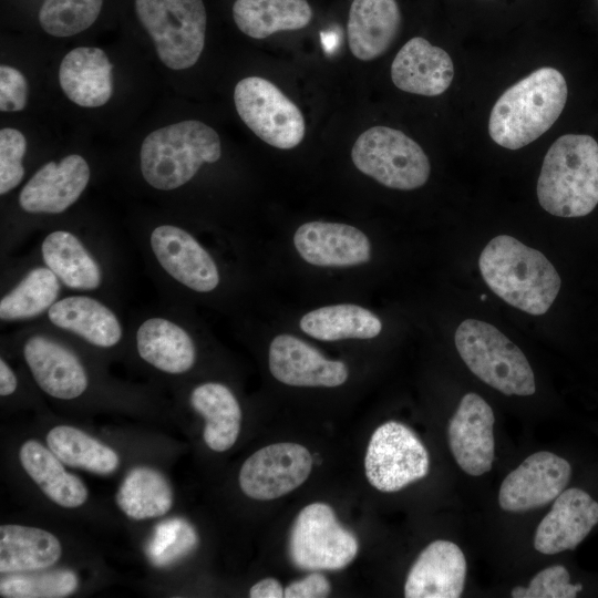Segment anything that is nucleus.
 Returning <instances> with one entry per match:
<instances>
[{
	"label": "nucleus",
	"instance_id": "obj_31",
	"mask_svg": "<svg viewBox=\"0 0 598 598\" xmlns=\"http://www.w3.org/2000/svg\"><path fill=\"white\" fill-rule=\"evenodd\" d=\"M62 283L45 265L31 267L0 298L2 322L35 319L60 299Z\"/></svg>",
	"mask_w": 598,
	"mask_h": 598
},
{
	"label": "nucleus",
	"instance_id": "obj_35",
	"mask_svg": "<svg viewBox=\"0 0 598 598\" xmlns=\"http://www.w3.org/2000/svg\"><path fill=\"white\" fill-rule=\"evenodd\" d=\"M79 587L71 569H53L10 574L1 578L0 596L6 598H63Z\"/></svg>",
	"mask_w": 598,
	"mask_h": 598
},
{
	"label": "nucleus",
	"instance_id": "obj_41",
	"mask_svg": "<svg viewBox=\"0 0 598 598\" xmlns=\"http://www.w3.org/2000/svg\"><path fill=\"white\" fill-rule=\"evenodd\" d=\"M251 598H280L285 597L281 584L271 577L264 578L254 584L249 589Z\"/></svg>",
	"mask_w": 598,
	"mask_h": 598
},
{
	"label": "nucleus",
	"instance_id": "obj_30",
	"mask_svg": "<svg viewBox=\"0 0 598 598\" xmlns=\"http://www.w3.org/2000/svg\"><path fill=\"white\" fill-rule=\"evenodd\" d=\"M233 17L238 29L252 39L306 28L312 19L307 0H236Z\"/></svg>",
	"mask_w": 598,
	"mask_h": 598
},
{
	"label": "nucleus",
	"instance_id": "obj_19",
	"mask_svg": "<svg viewBox=\"0 0 598 598\" xmlns=\"http://www.w3.org/2000/svg\"><path fill=\"white\" fill-rule=\"evenodd\" d=\"M293 244L307 262L320 267L358 266L371 258L369 238L346 224L306 223L296 230Z\"/></svg>",
	"mask_w": 598,
	"mask_h": 598
},
{
	"label": "nucleus",
	"instance_id": "obj_28",
	"mask_svg": "<svg viewBox=\"0 0 598 598\" xmlns=\"http://www.w3.org/2000/svg\"><path fill=\"white\" fill-rule=\"evenodd\" d=\"M61 555L59 538L45 529L18 524L0 526L1 575L48 569Z\"/></svg>",
	"mask_w": 598,
	"mask_h": 598
},
{
	"label": "nucleus",
	"instance_id": "obj_11",
	"mask_svg": "<svg viewBox=\"0 0 598 598\" xmlns=\"http://www.w3.org/2000/svg\"><path fill=\"white\" fill-rule=\"evenodd\" d=\"M146 241L148 254L167 279L199 293L218 287L220 275L216 261L185 228L158 224L150 230Z\"/></svg>",
	"mask_w": 598,
	"mask_h": 598
},
{
	"label": "nucleus",
	"instance_id": "obj_2",
	"mask_svg": "<svg viewBox=\"0 0 598 598\" xmlns=\"http://www.w3.org/2000/svg\"><path fill=\"white\" fill-rule=\"evenodd\" d=\"M566 101L564 75L554 68L537 69L497 99L488 120L489 136L505 148H522L551 127Z\"/></svg>",
	"mask_w": 598,
	"mask_h": 598
},
{
	"label": "nucleus",
	"instance_id": "obj_14",
	"mask_svg": "<svg viewBox=\"0 0 598 598\" xmlns=\"http://www.w3.org/2000/svg\"><path fill=\"white\" fill-rule=\"evenodd\" d=\"M570 476L571 466L565 458L547 451L536 452L504 478L499 506L512 513L545 506L566 488Z\"/></svg>",
	"mask_w": 598,
	"mask_h": 598
},
{
	"label": "nucleus",
	"instance_id": "obj_12",
	"mask_svg": "<svg viewBox=\"0 0 598 598\" xmlns=\"http://www.w3.org/2000/svg\"><path fill=\"white\" fill-rule=\"evenodd\" d=\"M312 464L310 452L301 444H270L252 453L243 463L238 475L239 486L252 499H275L303 484Z\"/></svg>",
	"mask_w": 598,
	"mask_h": 598
},
{
	"label": "nucleus",
	"instance_id": "obj_27",
	"mask_svg": "<svg viewBox=\"0 0 598 598\" xmlns=\"http://www.w3.org/2000/svg\"><path fill=\"white\" fill-rule=\"evenodd\" d=\"M19 461L28 476L54 504L76 508L87 501L89 491L83 481L68 472L60 458L40 442L25 441L20 446Z\"/></svg>",
	"mask_w": 598,
	"mask_h": 598
},
{
	"label": "nucleus",
	"instance_id": "obj_16",
	"mask_svg": "<svg viewBox=\"0 0 598 598\" xmlns=\"http://www.w3.org/2000/svg\"><path fill=\"white\" fill-rule=\"evenodd\" d=\"M495 416L488 403L476 393L465 394L448 422L450 450L457 465L468 475L491 471L494 454Z\"/></svg>",
	"mask_w": 598,
	"mask_h": 598
},
{
	"label": "nucleus",
	"instance_id": "obj_40",
	"mask_svg": "<svg viewBox=\"0 0 598 598\" xmlns=\"http://www.w3.org/2000/svg\"><path fill=\"white\" fill-rule=\"evenodd\" d=\"M331 592V584L320 573H311L285 588L287 598H322Z\"/></svg>",
	"mask_w": 598,
	"mask_h": 598
},
{
	"label": "nucleus",
	"instance_id": "obj_34",
	"mask_svg": "<svg viewBox=\"0 0 598 598\" xmlns=\"http://www.w3.org/2000/svg\"><path fill=\"white\" fill-rule=\"evenodd\" d=\"M45 441L48 447L70 467L110 475L120 466V456L113 448L78 427L56 425L48 432Z\"/></svg>",
	"mask_w": 598,
	"mask_h": 598
},
{
	"label": "nucleus",
	"instance_id": "obj_36",
	"mask_svg": "<svg viewBox=\"0 0 598 598\" xmlns=\"http://www.w3.org/2000/svg\"><path fill=\"white\" fill-rule=\"evenodd\" d=\"M102 4L103 0H44L39 11V22L53 37H72L95 22Z\"/></svg>",
	"mask_w": 598,
	"mask_h": 598
},
{
	"label": "nucleus",
	"instance_id": "obj_7",
	"mask_svg": "<svg viewBox=\"0 0 598 598\" xmlns=\"http://www.w3.org/2000/svg\"><path fill=\"white\" fill-rule=\"evenodd\" d=\"M351 158L361 173L394 189L419 188L431 172L422 147L403 132L388 126L364 131L352 146Z\"/></svg>",
	"mask_w": 598,
	"mask_h": 598
},
{
	"label": "nucleus",
	"instance_id": "obj_20",
	"mask_svg": "<svg viewBox=\"0 0 598 598\" xmlns=\"http://www.w3.org/2000/svg\"><path fill=\"white\" fill-rule=\"evenodd\" d=\"M466 559L450 540H434L417 556L404 584L406 598L461 597L466 578Z\"/></svg>",
	"mask_w": 598,
	"mask_h": 598
},
{
	"label": "nucleus",
	"instance_id": "obj_21",
	"mask_svg": "<svg viewBox=\"0 0 598 598\" xmlns=\"http://www.w3.org/2000/svg\"><path fill=\"white\" fill-rule=\"evenodd\" d=\"M134 338L138 357L155 370L181 375L195 365L194 339L174 317L153 315L144 318L136 327Z\"/></svg>",
	"mask_w": 598,
	"mask_h": 598
},
{
	"label": "nucleus",
	"instance_id": "obj_26",
	"mask_svg": "<svg viewBox=\"0 0 598 598\" xmlns=\"http://www.w3.org/2000/svg\"><path fill=\"white\" fill-rule=\"evenodd\" d=\"M112 63L99 48L80 47L63 58L59 82L73 103L84 107L104 105L112 96Z\"/></svg>",
	"mask_w": 598,
	"mask_h": 598
},
{
	"label": "nucleus",
	"instance_id": "obj_8",
	"mask_svg": "<svg viewBox=\"0 0 598 598\" xmlns=\"http://www.w3.org/2000/svg\"><path fill=\"white\" fill-rule=\"evenodd\" d=\"M359 543L338 520L333 508L321 502L305 506L290 529L288 553L306 570H339L355 558Z\"/></svg>",
	"mask_w": 598,
	"mask_h": 598
},
{
	"label": "nucleus",
	"instance_id": "obj_6",
	"mask_svg": "<svg viewBox=\"0 0 598 598\" xmlns=\"http://www.w3.org/2000/svg\"><path fill=\"white\" fill-rule=\"evenodd\" d=\"M135 10L167 68L184 70L198 61L207 24L202 0H135Z\"/></svg>",
	"mask_w": 598,
	"mask_h": 598
},
{
	"label": "nucleus",
	"instance_id": "obj_3",
	"mask_svg": "<svg viewBox=\"0 0 598 598\" xmlns=\"http://www.w3.org/2000/svg\"><path fill=\"white\" fill-rule=\"evenodd\" d=\"M540 206L558 217H582L598 204V143L566 134L547 151L537 182Z\"/></svg>",
	"mask_w": 598,
	"mask_h": 598
},
{
	"label": "nucleus",
	"instance_id": "obj_23",
	"mask_svg": "<svg viewBox=\"0 0 598 598\" xmlns=\"http://www.w3.org/2000/svg\"><path fill=\"white\" fill-rule=\"evenodd\" d=\"M454 66L443 49L421 37L410 39L391 64L393 84L408 93L436 96L452 83Z\"/></svg>",
	"mask_w": 598,
	"mask_h": 598
},
{
	"label": "nucleus",
	"instance_id": "obj_22",
	"mask_svg": "<svg viewBox=\"0 0 598 598\" xmlns=\"http://www.w3.org/2000/svg\"><path fill=\"white\" fill-rule=\"evenodd\" d=\"M45 316L52 327L100 349H111L123 339V324L117 315L89 295L60 298Z\"/></svg>",
	"mask_w": 598,
	"mask_h": 598
},
{
	"label": "nucleus",
	"instance_id": "obj_29",
	"mask_svg": "<svg viewBox=\"0 0 598 598\" xmlns=\"http://www.w3.org/2000/svg\"><path fill=\"white\" fill-rule=\"evenodd\" d=\"M192 408L204 417L203 439L215 452L229 450L241 429V408L231 390L218 382L202 383L189 395Z\"/></svg>",
	"mask_w": 598,
	"mask_h": 598
},
{
	"label": "nucleus",
	"instance_id": "obj_37",
	"mask_svg": "<svg viewBox=\"0 0 598 598\" xmlns=\"http://www.w3.org/2000/svg\"><path fill=\"white\" fill-rule=\"evenodd\" d=\"M582 589L581 584H570L569 573L561 565L547 567L539 571L527 587L516 586L514 598H574Z\"/></svg>",
	"mask_w": 598,
	"mask_h": 598
},
{
	"label": "nucleus",
	"instance_id": "obj_1",
	"mask_svg": "<svg viewBox=\"0 0 598 598\" xmlns=\"http://www.w3.org/2000/svg\"><path fill=\"white\" fill-rule=\"evenodd\" d=\"M478 267L495 295L529 315H544L560 289V277L545 255L508 235L485 246Z\"/></svg>",
	"mask_w": 598,
	"mask_h": 598
},
{
	"label": "nucleus",
	"instance_id": "obj_25",
	"mask_svg": "<svg viewBox=\"0 0 598 598\" xmlns=\"http://www.w3.org/2000/svg\"><path fill=\"white\" fill-rule=\"evenodd\" d=\"M400 24L395 0H353L347 24L351 53L361 61L381 56L393 43Z\"/></svg>",
	"mask_w": 598,
	"mask_h": 598
},
{
	"label": "nucleus",
	"instance_id": "obj_39",
	"mask_svg": "<svg viewBox=\"0 0 598 598\" xmlns=\"http://www.w3.org/2000/svg\"><path fill=\"white\" fill-rule=\"evenodd\" d=\"M29 86L24 75L9 65L0 66V110L22 111L27 105Z\"/></svg>",
	"mask_w": 598,
	"mask_h": 598
},
{
	"label": "nucleus",
	"instance_id": "obj_18",
	"mask_svg": "<svg viewBox=\"0 0 598 598\" xmlns=\"http://www.w3.org/2000/svg\"><path fill=\"white\" fill-rule=\"evenodd\" d=\"M598 523V503L580 488L564 489L537 526L534 547L545 555L574 549Z\"/></svg>",
	"mask_w": 598,
	"mask_h": 598
},
{
	"label": "nucleus",
	"instance_id": "obj_10",
	"mask_svg": "<svg viewBox=\"0 0 598 598\" xmlns=\"http://www.w3.org/2000/svg\"><path fill=\"white\" fill-rule=\"evenodd\" d=\"M364 471L369 483L378 491L396 492L427 475L430 456L410 427L389 421L371 435Z\"/></svg>",
	"mask_w": 598,
	"mask_h": 598
},
{
	"label": "nucleus",
	"instance_id": "obj_17",
	"mask_svg": "<svg viewBox=\"0 0 598 598\" xmlns=\"http://www.w3.org/2000/svg\"><path fill=\"white\" fill-rule=\"evenodd\" d=\"M269 370L278 381L292 386L333 388L343 384L349 375L342 361L324 358L291 334H279L271 341Z\"/></svg>",
	"mask_w": 598,
	"mask_h": 598
},
{
	"label": "nucleus",
	"instance_id": "obj_43",
	"mask_svg": "<svg viewBox=\"0 0 598 598\" xmlns=\"http://www.w3.org/2000/svg\"><path fill=\"white\" fill-rule=\"evenodd\" d=\"M481 298H482V300H485L486 296H485V295H482Z\"/></svg>",
	"mask_w": 598,
	"mask_h": 598
},
{
	"label": "nucleus",
	"instance_id": "obj_24",
	"mask_svg": "<svg viewBox=\"0 0 598 598\" xmlns=\"http://www.w3.org/2000/svg\"><path fill=\"white\" fill-rule=\"evenodd\" d=\"M43 265L50 268L61 283L75 291H97L104 285L102 264L84 240L68 229L47 234L40 245Z\"/></svg>",
	"mask_w": 598,
	"mask_h": 598
},
{
	"label": "nucleus",
	"instance_id": "obj_38",
	"mask_svg": "<svg viewBox=\"0 0 598 598\" xmlns=\"http://www.w3.org/2000/svg\"><path fill=\"white\" fill-rule=\"evenodd\" d=\"M27 151L24 135L11 127L0 131V194L14 189L24 177L22 164Z\"/></svg>",
	"mask_w": 598,
	"mask_h": 598
},
{
	"label": "nucleus",
	"instance_id": "obj_42",
	"mask_svg": "<svg viewBox=\"0 0 598 598\" xmlns=\"http://www.w3.org/2000/svg\"><path fill=\"white\" fill-rule=\"evenodd\" d=\"M18 388V378L10 367V364L3 359H0V395L2 398L10 396L16 392Z\"/></svg>",
	"mask_w": 598,
	"mask_h": 598
},
{
	"label": "nucleus",
	"instance_id": "obj_33",
	"mask_svg": "<svg viewBox=\"0 0 598 598\" xmlns=\"http://www.w3.org/2000/svg\"><path fill=\"white\" fill-rule=\"evenodd\" d=\"M299 326L305 333L322 341L371 339L382 330L373 312L349 303L315 309L300 319Z\"/></svg>",
	"mask_w": 598,
	"mask_h": 598
},
{
	"label": "nucleus",
	"instance_id": "obj_13",
	"mask_svg": "<svg viewBox=\"0 0 598 598\" xmlns=\"http://www.w3.org/2000/svg\"><path fill=\"white\" fill-rule=\"evenodd\" d=\"M21 352L34 382L48 395L69 401L89 389L90 378L83 361L55 337L31 333L23 340Z\"/></svg>",
	"mask_w": 598,
	"mask_h": 598
},
{
	"label": "nucleus",
	"instance_id": "obj_5",
	"mask_svg": "<svg viewBox=\"0 0 598 598\" xmlns=\"http://www.w3.org/2000/svg\"><path fill=\"white\" fill-rule=\"evenodd\" d=\"M455 346L468 369L505 395H532L535 375L522 350L494 326L466 319L456 329Z\"/></svg>",
	"mask_w": 598,
	"mask_h": 598
},
{
	"label": "nucleus",
	"instance_id": "obj_32",
	"mask_svg": "<svg viewBox=\"0 0 598 598\" xmlns=\"http://www.w3.org/2000/svg\"><path fill=\"white\" fill-rule=\"evenodd\" d=\"M115 501L128 518L144 520L167 514L174 504V492L162 472L137 466L122 481Z\"/></svg>",
	"mask_w": 598,
	"mask_h": 598
},
{
	"label": "nucleus",
	"instance_id": "obj_4",
	"mask_svg": "<svg viewBox=\"0 0 598 598\" xmlns=\"http://www.w3.org/2000/svg\"><path fill=\"white\" fill-rule=\"evenodd\" d=\"M221 144L214 128L196 120H186L157 128L143 141L140 169L154 189L171 192L188 182L204 164L217 162Z\"/></svg>",
	"mask_w": 598,
	"mask_h": 598
},
{
	"label": "nucleus",
	"instance_id": "obj_15",
	"mask_svg": "<svg viewBox=\"0 0 598 598\" xmlns=\"http://www.w3.org/2000/svg\"><path fill=\"white\" fill-rule=\"evenodd\" d=\"M91 178L87 162L71 154L41 166L19 194L21 210L30 215H59L78 202Z\"/></svg>",
	"mask_w": 598,
	"mask_h": 598
},
{
	"label": "nucleus",
	"instance_id": "obj_9",
	"mask_svg": "<svg viewBox=\"0 0 598 598\" xmlns=\"http://www.w3.org/2000/svg\"><path fill=\"white\" fill-rule=\"evenodd\" d=\"M234 102L243 122L268 145L291 150L302 142L306 123L300 109L267 79L240 80Z\"/></svg>",
	"mask_w": 598,
	"mask_h": 598
}]
</instances>
